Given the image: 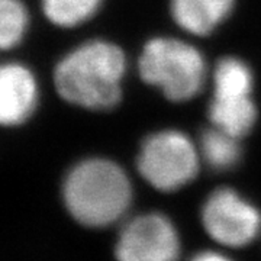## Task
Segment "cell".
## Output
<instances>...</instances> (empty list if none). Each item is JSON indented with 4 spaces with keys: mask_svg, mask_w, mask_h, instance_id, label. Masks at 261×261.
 Wrapping results in <instances>:
<instances>
[{
    "mask_svg": "<svg viewBox=\"0 0 261 261\" xmlns=\"http://www.w3.org/2000/svg\"><path fill=\"white\" fill-rule=\"evenodd\" d=\"M38 103L35 75L18 63L0 64V125L16 126L34 113Z\"/></svg>",
    "mask_w": 261,
    "mask_h": 261,
    "instance_id": "7",
    "label": "cell"
},
{
    "mask_svg": "<svg viewBox=\"0 0 261 261\" xmlns=\"http://www.w3.org/2000/svg\"><path fill=\"white\" fill-rule=\"evenodd\" d=\"M202 224L214 241L240 248L260 233L261 214L237 190L221 187L207 196L202 206Z\"/></svg>",
    "mask_w": 261,
    "mask_h": 261,
    "instance_id": "5",
    "label": "cell"
},
{
    "mask_svg": "<svg viewBox=\"0 0 261 261\" xmlns=\"http://www.w3.org/2000/svg\"><path fill=\"white\" fill-rule=\"evenodd\" d=\"M28 23V10L20 0H0V49L18 45Z\"/></svg>",
    "mask_w": 261,
    "mask_h": 261,
    "instance_id": "12",
    "label": "cell"
},
{
    "mask_svg": "<svg viewBox=\"0 0 261 261\" xmlns=\"http://www.w3.org/2000/svg\"><path fill=\"white\" fill-rule=\"evenodd\" d=\"M128 60L119 45L92 39L65 54L54 70V83L65 102L108 112L122 100Z\"/></svg>",
    "mask_w": 261,
    "mask_h": 261,
    "instance_id": "1",
    "label": "cell"
},
{
    "mask_svg": "<svg viewBox=\"0 0 261 261\" xmlns=\"http://www.w3.org/2000/svg\"><path fill=\"white\" fill-rule=\"evenodd\" d=\"M254 90L214 87L207 106L211 125L226 130L235 137H247L258 119V108L252 99Z\"/></svg>",
    "mask_w": 261,
    "mask_h": 261,
    "instance_id": "8",
    "label": "cell"
},
{
    "mask_svg": "<svg viewBox=\"0 0 261 261\" xmlns=\"http://www.w3.org/2000/svg\"><path fill=\"white\" fill-rule=\"evenodd\" d=\"M190 261H231L228 257H225L224 254L215 251H203L196 254L195 257Z\"/></svg>",
    "mask_w": 261,
    "mask_h": 261,
    "instance_id": "13",
    "label": "cell"
},
{
    "mask_svg": "<svg viewBox=\"0 0 261 261\" xmlns=\"http://www.w3.org/2000/svg\"><path fill=\"white\" fill-rule=\"evenodd\" d=\"M138 73L144 83L159 89L167 100L189 102L207 82L205 56L183 39L157 37L142 47Z\"/></svg>",
    "mask_w": 261,
    "mask_h": 261,
    "instance_id": "3",
    "label": "cell"
},
{
    "mask_svg": "<svg viewBox=\"0 0 261 261\" xmlns=\"http://www.w3.org/2000/svg\"><path fill=\"white\" fill-rule=\"evenodd\" d=\"M132 196L128 173L105 157L82 160L67 173L63 185L67 211L90 228L118 222L129 211Z\"/></svg>",
    "mask_w": 261,
    "mask_h": 261,
    "instance_id": "2",
    "label": "cell"
},
{
    "mask_svg": "<svg viewBox=\"0 0 261 261\" xmlns=\"http://www.w3.org/2000/svg\"><path fill=\"white\" fill-rule=\"evenodd\" d=\"M202 157L197 144L178 129H161L141 142L137 168L141 177L160 192H176L193 181Z\"/></svg>",
    "mask_w": 261,
    "mask_h": 261,
    "instance_id": "4",
    "label": "cell"
},
{
    "mask_svg": "<svg viewBox=\"0 0 261 261\" xmlns=\"http://www.w3.org/2000/svg\"><path fill=\"white\" fill-rule=\"evenodd\" d=\"M180 238L166 215L148 212L122 226L115 247L118 261H177Z\"/></svg>",
    "mask_w": 261,
    "mask_h": 261,
    "instance_id": "6",
    "label": "cell"
},
{
    "mask_svg": "<svg viewBox=\"0 0 261 261\" xmlns=\"http://www.w3.org/2000/svg\"><path fill=\"white\" fill-rule=\"evenodd\" d=\"M197 147L202 163L216 171H228L237 167L243 157L241 138L214 125L202 132Z\"/></svg>",
    "mask_w": 261,
    "mask_h": 261,
    "instance_id": "10",
    "label": "cell"
},
{
    "mask_svg": "<svg viewBox=\"0 0 261 261\" xmlns=\"http://www.w3.org/2000/svg\"><path fill=\"white\" fill-rule=\"evenodd\" d=\"M237 0H170V15L178 28L196 37H207L235 9Z\"/></svg>",
    "mask_w": 261,
    "mask_h": 261,
    "instance_id": "9",
    "label": "cell"
},
{
    "mask_svg": "<svg viewBox=\"0 0 261 261\" xmlns=\"http://www.w3.org/2000/svg\"><path fill=\"white\" fill-rule=\"evenodd\" d=\"M105 0H41L42 10L51 23L61 28H75L92 19Z\"/></svg>",
    "mask_w": 261,
    "mask_h": 261,
    "instance_id": "11",
    "label": "cell"
}]
</instances>
